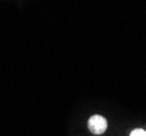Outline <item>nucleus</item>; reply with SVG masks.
Here are the masks:
<instances>
[{
  "label": "nucleus",
  "mask_w": 146,
  "mask_h": 136,
  "mask_svg": "<svg viewBox=\"0 0 146 136\" xmlns=\"http://www.w3.org/2000/svg\"><path fill=\"white\" fill-rule=\"evenodd\" d=\"M130 136H146V132L142 129H136L131 132Z\"/></svg>",
  "instance_id": "nucleus-2"
},
{
  "label": "nucleus",
  "mask_w": 146,
  "mask_h": 136,
  "mask_svg": "<svg viewBox=\"0 0 146 136\" xmlns=\"http://www.w3.org/2000/svg\"><path fill=\"white\" fill-rule=\"evenodd\" d=\"M88 130L91 131L93 134L99 135L103 134L104 132L107 129V120L102 116H93L88 119Z\"/></svg>",
  "instance_id": "nucleus-1"
}]
</instances>
